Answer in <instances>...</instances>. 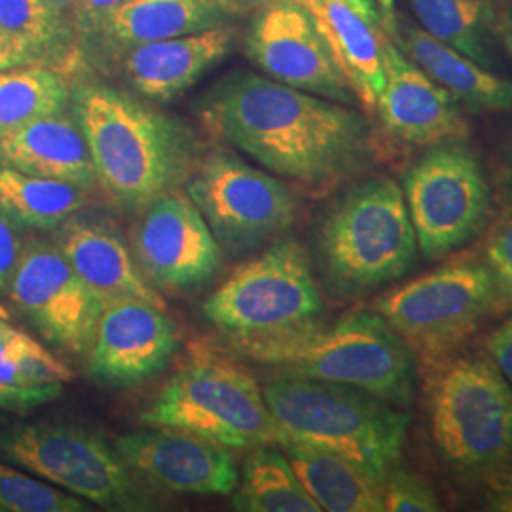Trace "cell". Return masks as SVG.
Wrapping results in <instances>:
<instances>
[{"instance_id":"obj_9","label":"cell","mask_w":512,"mask_h":512,"mask_svg":"<svg viewBox=\"0 0 512 512\" xmlns=\"http://www.w3.org/2000/svg\"><path fill=\"white\" fill-rule=\"evenodd\" d=\"M0 454L57 488L112 511H150L154 499L107 439L71 421L16 423L0 431Z\"/></svg>"},{"instance_id":"obj_30","label":"cell","mask_w":512,"mask_h":512,"mask_svg":"<svg viewBox=\"0 0 512 512\" xmlns=\"http://www.w3.org/2000/svg\"><path fill=\"white\" fill-rule=\"evenodd\" d=\"M73 378V370L50 349L0 315V385L40 387Z\"/></svg>"},{"instance_id":"obj_27","label":"cell","mask_w":512,"mask_h":512,"mask_svg":"<svg viewBox=\"0 0 512 512\" xmlns=\"http://www.w3.org/2000/svg\"><path fill=\"white\" fill-rule=\"evenodd\" d=\"M421 29L494 71L501 38L490 0H408Z\"/></svg>"},{"instance_id":"obj_19","label":"cell","mask_w":512,"mask_h":512,"mask_svg":"<svg viewBox=\"0 0 512 512\" xmlns=\"http://www.w3.org/2000/svg\"><path fill=\"white\" fill-rule=\"evenodd\" d=\"M55 247L103 304L143 300L165 310V300L141 272L126 239L107 219L74 213L55 228Z\"/></svg>"},{"instance_id":"obj_17","label":"cell","mask_w":512,"mask_h":512,"mask_svg":"<svg viewBox=\"0 0 512 512\" xmlns=\"http://www.w3.org/2000/svg\"><path fill=\"white\" fill-rule=\"evenodd\" d=\"M179 332L165 310L143 300H114L101 311L88 349V374L109 389L145 384L171 363Z\"/></svg>"},{"instance_id":"obj_24","label":"cell","mask_w":512,"mask_h":512,"mask_svg":"<svg viewBox=\"0 0 512 512\" xmlns=\"http://www.w3.org/2000/svg\"><path fill=\"white\" fill-rule=\"evenodd\" d=\"M279 448L321 511H384V480L361 465L296 440H279Z\"/></svg>"},{"instance_id":"obj_28","label":"cell","mask_w":512,"mask_h":512,"mask_svg":"<svg viewBox=\"0 0 512 512\" xmlns=\"http://www.w3.org/2000/svg\"><path fill=\"white\" fill-rule=\"evenodd\" d=\"M232 509L239 512H321L279 444L251 448L241 478L232 492Z\"/></svg>"},{"instance_id":"obj_21","label":"cell","mask_w":512,"mask_h":512,"mask_svg":"<svg viewBox=\"0 0 512 512\" xmlns=\"http://www.w3.org/2000/svg\"><path fill=\"white\" fill-rule=\"evenodd\" d=\"M397 48L423 73L450 93L463 109L473 112H511L512 82L482 67L471 57L431 37L412 19L395 16L387 31Z\"/></svg>"},{"instance_id":"obj_13","label":"cell","mask_w":512,"mask_h":512,"mask_svg":"<svg viewBox=\"0 0 512 512\" xmlns=\"http://www.w3.org/2000/svg\"><path fill=\"white\" fill-rule=\"evenodd\" d=\"M131 243L137 266L156 291L202 289L222 268L219 241L196 203L181 190L148 203Z\"/></svg>"},{"instance_id":"obj_33","label":"cell","mask_w":512,"mask_h":512,"mask_svg":"<svg viewBox=\"0 0 512 512\" xmlns=\"http://www.w3.org/2000/svg\"><path fill=\"white\" fill-rule=\"evenodd\" d=\"M384 511H440V499L425 480L412 475L401 465H395L384 476Z\"/></svg>"},{"instance_id":"obj_8","label":"cell","mask_w":512,"mask_h":512,"mask_svg":"<svg viewBox=\"0 0 512 512\" xmlns=\"http://www.w3.org/2000/svg\"><path fill=\"white\" fill-rule=\"evenodd\" d=\"M325 310L308 249L275 239L243 262L203 302V315L230 338H256L310 325Z\"/></svg>"},{"instance_id":"obj_15","label":"cell","mask_w":512,"mask_h":512,"mask_svg":"<svg viewBox=\"0 0 512 512\" xmlns=\"http://www.w3.org/2000/svg\"><path fill=\"white\" fill-rule=\"evenodd\" d=\"M6 296L48 342L74 355L88 353L105 304L54 241L27 239Z\"/></svg>"},{"instance_id":"obj_10","label":"cell","mask_w":512,"mask_h":512,"mask_svg":"<svg viewBox=\"0 0 512 512\" xmlns=\"http://www.w3.org/2000/svg\"><path fill=\"white\" fill-rule=\"evenodd\" d=\"M495 306L488 266L463 256L387 291L372 308L427 365L456 353Z\"/></svg>"},{"instance_id":"obj_23","label":"cell","mask_w":512,"mask_h":512,"mask_svg":"<svg viewBox=\"0 0 512 512\" xmlns=\"http://www.w3.org/2000/svg\"><path fill=\"white\" fill-rule=\"evenodd\" d=\"M317 21L321 35L357 101L368 112L376 110L378 97L385 86L384 29L361 18L344 0H300Z\"/></svg>"},{"instance_id":"obj_7","label":"cell","mask_w":512,"mask_h":512,"mask_svg":"<svg viewBox=\"0 0 512 512\" xmlns=\"http://www.w3.org/2000/svg\"><path fill=\"white\" fill-rule=\"evenodd\" d=\"M139 418L230 450L279 442L262 387L243 366L211 351L188 359Z\"/></svg>"},{"instance_id":"obj_42","label":"cell","mask_w":512,"mask_h":512,"mask_svg":"<svg viewBox=\"0 0 512 512\" xmlns=\"http://www.w3.org/2000/svg\"><path fill=\"white\" fill-rule=\"evenodd\" d=\"M499 184H501V198H503V202L507 205V209L512 213V152L509 154L505 165H503Z\"/></svg>"},{"instance_id":"obj_34","label":"cell","mask_w":512,"mask_h":512,"mask_svg":"<svg viewBox=\"0 0 512 512\" xmlns=\"http://www.w3.org/2000/svg\"><path fill=\"white\" fill-rule=\"evenodd\" d=\"M482 260L492 275L497 304L512 306V213L492 224Z\"/></svg>"},{"instance_id":"obj_11","label":"cell","mask_w":512,"mask_h":512,"mask_svg":"<svg viewBox=\"0 0 512 512\" xmlns=\"http://www.w3.org/2000/svg\"><path fill=\"white\" fill-rule=\"evenodd\" d=\"M184 192L200 209L220 249L232 258L287 236L300 211L296 194L279 177L224 148L200 156Z\"/></svg>"},{"instance_id":"obj_45","label":"cell","mask_w":512,"mask_h":512,"mask_svg":"<svg viewBox=\"0 0 512 512\" xmlns=\"http://www.w3.org/2000/svg\"><path fill=\"white\" fill-rule=\"evenodd\" d=\"M499 35H501L503 44L507 46V50L512 55V10L509 16H505V18L499 21Z\"/></svg>"},{"instance_id":"obj_5","label":"cell","mask_w":512,"mask_h":512,"mask_svg":"<svg viewBox=\"0 0 512 512\" xmlns=\"http://www.w3.org/2000/svg\"><path fill=\"white\" fill-rule=\"evenodd\" d=\"M262 391L279 440L329 450L382 480L399 465L410 425V414L403 406L353 385L287 372H275Z\"/></svg>"},{"instance_id":"obj_39","label":"cell","mask_w":512,"mask_h":512,"mask_svg":"<svg viewBox=\"0 0 512 512\" xmlns=\"http://www.w3.org/2000/svg\"><path fill=\"white\" fill-rule=\"evenodd\" d=\"M486 353L512 387V317L503 321L486 340Z\"/></svg>"},{"instance_id":"obj_37","label":"cell","mask_w":512,"mask_h":512,"mask_svg":"<svg viewBox=\"0 0 512 512\" xmlns=\"http://www.w3.org/2000/svg\"><path fill=\"white\" fill-rule=\"evenodd\" d=\"M63 391V384L40 387H12L0 385V408L10 412H27L38 406L52 403Z\"/></svg>"},{"instance_id":"obj_25","label":"cell","mask_w":512,"mask_h":512,"mask_svg":"<svg viewBox=\"0 0 512 512\" xmlns=\"http://www.w3.org/2000/svg\"><path fill=\"white\" fill-rule=\"evenodd\" d=\"M232 10L220 0H126L107 21L101 37L128 50L222 27Z\"/></svg>"},{"instance_id":"obj_16","label":"cell","mask_w":512,"mask_h":512,"mask_svg":"<svg viewBox=\"0 0 512 512\" xmlns=\"http://www.w3.org/2000/svg\"><path fill=\"white\" fill-rule=\"evenodd\" d=\"M114 448L145 488L175 495H232L239 482L234 452L190 433L152 427L122 435Z\"/></svg>"},{"instance_id":"obj_44","label":"cell","mask_w":512,"mask_h":512,"mask_svg":"<svg viewBox=\"0 0 512 512\" xmlns=\"http://www.w3.org/2000/svg\"><path fill=\"white\" fill-rule=\"evenodd\" d=\"M50 4V8L54 10L55 14H59L63 19H69L71 23V12H73L76 0H46Z\"/></svg>"},{"instance_id":"obj_12","label":"cell","mask_w":512,"mask_h":512,"mask_svg":"<svg viewBox=\"0 0 512 512\" xmlns=\"http://www.w3.org/2000/svg\"><path fill=\"white\" fill-rule=\"evenodd\" d=\"M403 192L418 251L427 260L469 245L492 217V186L465 141L427 147L404 173Z\"/></svg>"},{"instance_id":"obj_43","label":"cell","mask_w":512,"mask_h":512,"mask_svg":"<svg viewBox=\"0 0 512 512\" xmlns=\"http://www.w3.org/2000/svg\"><path fill=\"white\" fill-rule=\"evenodd\" d=\"M382 18H384V31L387 33L395 23V0H376Z\"/></svg>"},{"instance_id":"obj_14","label":"cell","mask_w":512,"mask_h":512,"mask_svg":"<svg viewBox=\"0 0 512 512\" xmlns=\"http://www.w3.org/2000/svg\"><path fill=\"white\" fill-rule=\"evenodd\" d=\"M245 50L275 82L342 105L359 103L317 21L300 0L266 2L249 27Z\"/></svg>"},{"instance_id":"obj_20","label":"cell","mask_w":512,"mask_h":512,"mask_svg":"<svg viewBox=\"0 0 512 512\" xmlns=\"http://www.w3.org/2000/svg\"><path fill=\"white\" fill-rule=\"evenodd\" d=\"M234 31L215 27L184 37L145 42L122 52L129 86L150 101H171L217 67L234 48Z\"/></svg>"},{"instance_id":"obj_47","label":"cell","mask_w":512,"mask_h":512,"mask_svg":"<svg viewBox=\"0 0 512 512\" xmlns=\"http://www.w3.org/2000/svg\"><path fill=\"white\" fill-rule=\"evenodd\" d=\"M0 315H4V313H2V310H0Z\"/></svg>"},{"instance_id":"obj_38","label":"cell","mask_w":512,"mask_h":512,"mask_svg":"<svg viewBox=\"0 0 512 512\" xmlns=\"http://www.w3.org/2000/svg\"><path fill=\"white\" fill-rule=\"evenodd\" d=\"M484 503L488 511L512 512V458L484 476Z\"/></svg>"},{"instance_id":"obj_40","label":"cell","mask_w":512,"mask_h":512,"mask_svg":"<svg viewBox=\"0 0 512 512\" xmlns=\"http://www.w3.org/2000/svg\"><path fill=\"white\" fill-rule=\"evenodd\" d=\"M27 65H42V59L38 55L29 52L12 38L0 33V71L27 67Z\"/></svg>"},{"instance_id":"obj_29","label":"cell","mask_w":512,"mask_h":512,"mask_svg":"<svg viewBox=\"0 0 512 512\" xmlns=\"http://www.w3.org/2000/svg\"><path fill=\"white\" fill-rule=\"evenodd\" d=\"M71 86L65 74L44 65L0 71V135L67 109Z\"/></svg>"},{"instance_id":"obj_41","label":"cell","mask_w":512,"mask_h":512,"mask_svg":"<svg viewBox=\"0 0 512 512\" xmlns=\"http://www.w3.org/2000/svg\"><path fill=\"white\" fill-rule=\"evenodd\" d=\"M344 2L349 4L368 23H372L378 29H384V18H382V12H380L376 0H344Z\"/></svg>"},{"instance_id":"obj_32","label":"cell","mask_w":512,"mask_h":512,"mask_svg":"<svg viewBox=\"0 0 512 512\" xmlns=\"http://www.w3.org/2000/svg\"><path fill=\"white\" fill-rule=\"evenodd\" d=\"M0 511L84 512L86 499L0 463Z\"/></svg>"},{"instance_id":"obj_4","label":"cell","mask_w":512,"mask_h":512,"mask_svg":"<svg viewBox=\"0 0 512 512\" xmlns=\"http://www.w3.org/2000/svg\"><path fill=\"white\" fill-rule=\"evenodd\" d=\"M313 258L323 287L340 300H357L403 279L418 258L403 186L389 177L353 184L319 222Z\"/></svg>"},{"instance_id":"obj_22","label":"cell","mask_w":512,"mask_h":512,"mask_svg":"<svg viewBox=\"0 0 512 512\" xmlns=\"http://www.w3.org/2000/svg\"><path fill=\"white\" fill-rule=\"evenodd\" d=\"M0 164L86 190L97 184L92 152L73 110L55 112L0 135Z\"/></svg>"},{"instance_id":"obj_31","label":"cell","mask_w":512,"mask_h":512,"mask_svg":"<svg viewBox=\"0 0 512 512\" xmlns=\"http://www.w3.org/2000/svg\"><path fill=\"white\" fill-rule=\"evenodd\" d=\"M0 33L44 61L67 52L71 23L46 0H0Z\"/></svg>"},{"instance_id":"obj_36","label":"cell","mask_w":512,"mask_h":512,"mask_svg":"<svg viewBox=\"0 0 512 512\" xmlns=\"http://www.w3.org/2000/svg\"><path fill=\"white\" fill-rule=\"evenodd\" d=\"M126 0H76L71 12V27L80 37H99L112 14Z\"/></svg>"},{"instance_id":"obj_46","label":"cell","mask_w":512,"mask_h":512,"mask_svg":"<svg viewBox=\"0 0 512 512\" xmlns=\"http://www.w3.org/2000/svg\"><path fill=\"white\" fill-rule=\"evenodd\" d=\"M220 2H224V4L234 12V10H238L239 4H241V2H245V0H220Z\"/></svg>"},{"instance_id":"obj_1","label":"cell","mask_w":512,"mask_h":512,"mask_svg":"<svg viewBox=\"0 0 512 512\" xmlns=\"http://www.w3.org/2000/svg\"><path fill=\"white\" fill-rule=\"evenodd\" d=\"M203 124L279 179L325 194L376 158L365 114L268 76L234 73L203 97Z\"/></svg>"},{"instance_id":"obj_3","label":"cell","mask_w":512,"mask_h":512,"mask_svg":"<svg viewBox=\"0 0 512 512\" xmlns=\"http://www.w3.org/2000/svg\"><path fill=\"white\" fill-rule=\"evenodd\" d=\"M232 351L275 372L353 385L403 408L414 399V353L374 310L351 311L330 325L313 321L270 336L232 338Z\"/></svg>"},{"instance_id":"obj_2","label":"cell","mask_w":512,"mask_h":512,"mask_svg":"<svg viewBox=\"0 0 512 512\" xmlns=\"http://www.w3.org/2000/svg\"><path fill=\"white\" fill-rule=\"evenodd\" d=\"M69 107L88 141L97 184L126 209H145L181 190L202 156L181 118L107 84L76 86Z\"/></svg>"},{"instance_id":"obj_18","label":"cell","mask_w":512,"mask_h":512,"mask_svg":"<svg viewBox=\"0 0 512 512\" xmlns=\"http://www.w3.org/2000/svg\"><path fill=\"white\" fill-rule=\"evenodd\" d=\"M385 86L376 110L385 131L414 147L465 141L469 124L458 101L431 80L384 33Z\"/></svg>"},{"instance_id":"obj_35","label":"cell","mask_w":512,"mask_h":512,"mask_svg":"<svg viewBox=\"0 0 512 512\" xmlns=\"http://www.w3.org/2000/svg\"><path fill=\"white\" fill-rule=\"evenodd\" d=\"M27 239L25 230L0 215V294H8Z\"/></svg>"},{"instance_id":"obj_6","label":"cell","mask_w":512,"mask_h":512,"mask_svg":"<svg viewBox=\"0 0 512 512\" xmlns=\"http://www.w3.org/2000/svg\"><path fill=\"white\" fill-rule=\"evenodd\" d=\"M423 366L431 439L444 465L486 476L512 458V387L492 357L452 353Z\"/></svg>"},{"instance_id":"obj_26","label":"cell","mask_w":512,"mask_h":512,"mask_svg":"<svg viewBox=\"0 0 512 512\" xmlns=\"http://www.w3.org/2000/svg\"><path fill=\"white\" fill-rule=\"evenodd\" d=\"M82 186L37 177L0 164V215L21 230H55L88 203Z\"/></svg>"}]
</instances>
